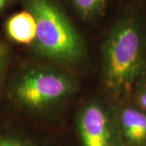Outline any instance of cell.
Masks as SVG:
<instances>
[{
	"label": "cell",
	"mask_w": 146,
	"mask_h": 146,
	"mask_svg": "<svg viewBox=\"0 0 146 146\" xmlns=\"http://www.w3.org/2000/svg\"><path fill=\"white\" fill-rule=\"evenodd\" d=\"M104 81L114 95L127 94L145 66V31L138 16L127 14L116 21L103 44Z\"/></svg>",
	"instance_id": "obj_1"
},
{
	"label": "cell",
	"mask_w": 146,
	"mask_h": 146,
	"mask_svg": "<svg viewBox=\"0 0 146 146\" xmlns=\"http://www.w3.org/2000/svg\"><path fill=\"white\" fill-rule=\"evenodd\" d=\"M36 21L33 43L42 55L60 63H75L84 55L81 37L66 15L52 0H25Z\"/></svg>",
	"instance_id": "obj_2"
},
{
	"label": "cell",
	"mask_w": 146,
	"mask_h": 146,
	"mask_svg": "<svg viewBox=\"0 0 146 146\" xmlns=\"http://www.w3.org/2000/svg\"><path fill=\"white\" fill-rule=\"evenodd\" d=\"M73 88L72 81L64 74L50 69L33 68L16 79L11 94L23 107L42 110L62 102L72 94Z\"/></svg>",
	"instance_id": "obj_3"
},
{
	"label": "cell",
	"mask_w": 146,
	"mask_h": 146,
	"mask_svg": "<svg viewBox=\"0 0 146 146\" xmlns=\"http://www.w3.org/2000/svg\"><path fill=\"white\" fill-rule=\"evenodd\" d=\"M77 127L82 146H123L118 120L100 102H92L84 106Z\"/></svg>",
	"instance_id": "obj_4"
},
{
	"label": "cell",
	"mask_w": 146,
	"mask_h": 146,
	"mask_svg": "<svg viewBox=\"0 0 146 146\" xmlns=\"http://www.w3.org/2000/svg\"><path fill=\"white\" fill-rule=\"evenodd\" d=\"M118 125L123 142L129 146L146 144V113L133 107H125L120 111Z\"/></svg>",
	"instance_id": "obj_5"
},
{
	"label": "cell",
	"mask_w": 146,
	"mask_h": 146,
	"mask_svg": "<svg viewBox=\"0 0 146 146\" xmlns=\"http://www.w3.org/2000/svg\"><path fill=\"white\" fill-rule=\"evenodd\" d=\"M36 21L29 11L25 10L11 16L5 24L8 37L20 44H29L36 36Z\"/></svg>",
	"instance_id": "obj_6"
},
{
	"label": "cell",
	"mask_w": 146,
	"mask_h": 146,
	"mask_svg": "<svg viewBox=\"0 0 146 146\" xmlns=\"http://www.w3.org/2000/svg\"><path fill=\"white\" fill-rule=\"evenodd\" d=\"M108 0H72L80 15L86 19L94 18L105 9Z\"/></svg>",
	"instance_id": "obj_7"
},
{
	"label": "cell",
	"mask_w": 146,
	"mask_h": 146,
	"mask_svg": "<svg viewBox=\"0 0 146 146\" xmlns=\"http://www.w3.org/2000/svg\"><path fill=\"white\" fill-rule=\"evenodd\" d=\"M0 146H38L26 137L9 131H0Z\"/></svg>",
	"instance_id": "obj_8"
},
{
	"label": "cell",
	"mask_w": 146,
	"mask_h": 146,
	"mask_svg": "<svg viewBox=\"0 0 146 146\" xmlns=\"http://www.w3.org/2000/svg\"><path fill=\"white\" fill-rule=\"evenodd\" d=\"M7 57H8L7 47L5 43L3 42V40L0 38V80L3 77V75L7 66Z\"/></svg>",
	"instance_id": "obj_9"
},
{
	"label": "cell",
	"mask_w": 146,
	"mask_h": 146,
	"mask_svg": "<svg viewBox=\"0 0 146 146\" xmlns=\"http://www.w3.org/2000/svg\"><path fill=\"white\" fill-rule=\"evenodd\" d=\"M137 102L146 113V82L141 87L137 94Z\"/></svg>",
	"instance_id": "obj_10"
},
{
	"label": "cell",
	"mask_w": 146,
	"mask_h": 146,
	"mask_svg": "<svg viewBox=\"0 0 146 146\" xmlns=\"http://www.w3.org/2000/svg\"><path fill=\"white\" fill-rule=\"evenodd\" d=\"M9 0H0V12L6 7Z\"/></svg>",
	"instance_id": "obj_11"
}]
</instances>
